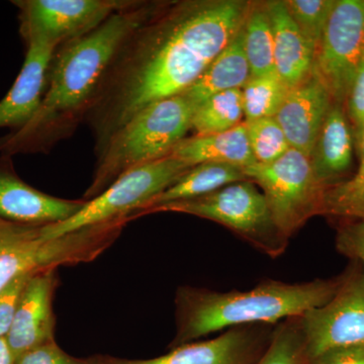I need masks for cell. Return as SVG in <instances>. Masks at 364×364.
Instances as JSON below:
<instances>
[{
    "instance_id": "6da1fadb",
    "label": "cell",
    "mask_w": 364,
    "mask_h": 364,
    "mask_svg": "<svg viewBox=\"0 0 364 364\" xmlns=\"http://www.w3.org/2000/svg\"><path fill=\"white\" fill-rule=\"evenodd\" d=\"M158 7L121 46L86 109L98 154L148 105L191 87L240 32L251 6L219 0Z\"/></svg>"
},
{
    "instance_id": "7a4b0ae2",
    "label": "cell",
    "mask_w": 364,
    "mask_h": 364,
    "mask_svg": "<svg viewBox=\"0 0 364 364\" xmlns=\"http://www.w3.org/2000/svg\"><path fill=\"white\" fill-rule=\"evenodd\" d=\"M157 4L135 1L117 11L91 32L60 45L48 70L39 111L11 142L58 134L85 117L91 98L121 46Z\"/></svg>"
},
{
    "instance_id": "3957f363",
    "label": "cell",
    "mask_w": 364,
    "mask_h": 364,
    "mask_svg": "<svg viewBox=\"0 0 364 364\" xmlns=\"http://www.w3.org/2000/svg\"><path fill=\"white\" fill-rule=\"evenodd\" d=\"M344 279L287 284L267 279L250 291L228 293L183 287L177 289L176 334L172 348L239 326L277 325L324 306Z\"/></svg>"
},
{
    "instance_id": "277c9868",
    "label": "cell",
    "mask_w": 364,
    "mask_h": 364,
    "mask_svg": "<svg viewBox=\"0 0 364 364\" xmlns=\"http://www.w3.org/2000/svg\"><path fill=\"white\" fill-rule=\"evenodd\" d=\"M196 107L182 95L148 105L112 136L98 155L85 200H90L129 170L169 156L191 129Z\"/></svg>"
},
{
    "instance_id": "5b68a950",
    "label": "cell",
    "mask_w": 364,
    "mask_h": 364,
    "mask_svg": "<svg viewBox=\"0 0 364 364\" xmlns=\"http://www.w3.org/2000/svg\"><path fill=\"white\" fill-rule=\"evenodd\" d=\"M129 221V217L119 218L49 239L44 226L0 219V291L20 275L95 259Z\"/></svg>"
},
{
    "instance_id": "8992f818",
    "label": "cell",
    "mask_w": 364,
    "mask_h": 364,
    "mask_svg": "<svg viewBox=\"0 0 364 364\" xmlns=\"http://www.w3.org/2000/svg\"><path fill=\"white\" fill-rule=\"evenodd\" d=\"M182 213L223 225L272 258L286 251L287 239L273 222L267 200L253 181L229 184L208 195L157 205L140 215Z\"/></svg>"
},
{
    "instance_id": "52a82bcc",
    "label": "cell",
    "mask_w": 364,
    "mask_h": 364,
    "mask_svg": "<svg viewBox=\"0 0 364 364\" xmlns=\"http://www.w3.org/2000/svg\"><path fill=\"white\" fill-rule=\"evenodd\" d=\"M193 168L172 156L146 163L122 174L100 195L86 200L85 207L66 221L46 225L44 234L55 239L83 228L119 218L130 217L143 210L163 191Z\"/></svg>"
},
{
    "instance_id": "ba28073f",
    "label": "cell",
    "mask_w": 364,
    "mask_h": 364,
    "mask_svg": "<svg viewBox=\"0 0 364 364\" xmlns=\"http://www.w3.org/2000/svg\"><path fill=\"white\" fill-rule=\"evenodd\" d=\"M249 181L262 189L275 226L291 239L313 215L324 213L326 189L318 183L310 159L291 148L267 164L244 169Z\"/></svg>"
},
{
    "instance_id": "9c48e42d",
    "label": "cell",
    "mask_w": 364,
    "mask_h": 364,
    "mask_svg": "<svg viewBox=\"0 0 364 364\" xmlns=\"http://www.w3.org/2000/svg\"><path fill=\"white\" fill-rule=\"evenodd\" d=\"M363 54L364 0H336L313 68L333 104H345Z\"/></svg>"
},
{
    "instance_id": "30bf717a",
    "label": "cell",
    "mask_w": 364,
    "mask_h": 364,
    "mask_svg": "<svg viewBox=\"0 0 364 364\" xmlns=\"http://www.w3.org/2000/svg\"><path fill=\"white\" fill-rule=\"evenodd\" d=\"M310 363L326 352L364 343V273L344 279L324 306L301 316Z\"/></svg>"
},
{
    "instance_id": "8fae6325",
    "label": "cell",
    "mask_w": 364,
    "mask_h": 364,
    "mask_svg": "<svg viewBox=\"0 0 364 364\" xmlns=\"http://www.w3.org/2000/svg\"><path fill=\"white\" fill-rule=\"evenodd\" d=\"M131 0H20L23 37L40 36L62 45L91 32Z\"/></svg>"
},
{
    "instance_id": "7c38bea8",
    "label": "cell",
    "mask_w": 364,
    "mask_h": 364,
    "mask_svg": "<svg viewBox=\"0 0 364 364\" xmlns=\"http://www.w3.org/2000/svg\"><path fill=\"white\" fill-rule=\"evenodd\" d=\"M275 326H239L215 338L181 345L159 358L109 359L104 364H255L272 341Z\"/></svg>"
},
{
    "instance_id": "4fadbf2b",
    "label": "cell",
    "mask_w": 364,
    "mask_h": 364,
    "mask_svg": "<svg viewBox=\"0 0 364 364\" xmlns=\"http://www.w3.org/2000/svg\"><path fill=\"white\" fill-rule=\"evenodd\" d=\"M57 284L56 269L35 273L26 284L6 337L14 360L41 345L54 341L56 318L53 299Z\"/></svg>"
},
{
    "instance_id": "5bb4252c",
    "label": "cell",
    "mask_w": 364,
    "mask_h": 364,
    "mask_svg": "<svg viewBox=\"0 0 364 364\" xmlns=\"http://www.w3.org/2000/svg\"><path fill=\"white\" fill-rule=\"evenodd\" d=\"M25 39L28 43L25 63L13 87L0 102V128L23 129L32 121L44 98L48 70L59 47L40 36H28Z\"/></svg>"
},
{
    "instance_id": "9a60e30c",
    "label": "cell",
    "mask_w": 364,
    "mask_h": 364,
    "mask_svg": "<svg viewBox=\"0 0 364 364\" xmlns=\"http://www.w3.org/2000/svg\"><path fill=\"white\" fill-rule=\"evenodd\" d=\"M332 105L331 97L315 76L289 90L274 119L291 148L310 159Z\"/></svg>"
},
{
    "instance_id": "2e32d148",
    "label": "cell",
    "mask_w": 364,
    "mask_h": 364,
    "mask_svg": "<svg viewBox=\"0 0 364 364\" xmlns=\"http://www.w3.org/2000/svg\"><path fill=\"white\" fill-rule=\"evenodd\" d=\"M85 200L55 198L0 169V219L33 226L66 221L85 207Z\"/></svg>"
},
{
    "instance_id": "e0dca14e",
    "label": "cell",
    "mask_w": 364,
    "mask_h": 364,
    "mask_svg": "<svg viewBox=\"0 0 364 364\" xmlns=\"http://www.w3.org/2000/svg\"><path fill=\"white\" fill-rule=\"evenodd\" d=\"M274 43L275 73L289 90L313 76L315 53L289 16L284 1L268 2Z\"/></svg>"
},
{
    "instance_id": "ac0fdd59",
    "label": "cell",
    "mask_w": 364,
    "mask_h": 364,
    "mask_svg": "<svg viewBox=\"0 0 364 364\" xmlns=\"http://www.w3.org/2000/svg\"><path fill=\"white\" fill-rule=\"evenodd\" d=\"M353 135L343 107L333 104L318 134L310 158L314 176L318 183L329 188L351 167Z\"/></svg>"
},
{
    "instance_id": "d6986e66",
    "label": "cell",
    "mask_w": 364,
    "mask_h": 364,
    "mask_svg": "<svg viewBox=\"0 0 364 364\" xmlns=\"http://www.w3.org/2000/svg\"><path fill=\"white\" fill-rule=\"evenodd\" d=\"M170 156L191 167L203 163H220L245 169L256 163L245 122L223 133L183 139Z\"/></svg>"
},
{
    "instance_id": "ffe728a7",
    "label": "cell",
    "mask_w": 364,
    "mask_h": 364,
    "mask_svg": "<svg viewBox=\"0 0 364 364\" xmlns=\"http://www.w3.org/2000/svg\"><path fill=\"white\" fill-rule=\"evenodd\" d=\"M250 78V68L244 51L242 28L240 32L215 57L198 80L181 95L196 109L208 98L218 93L242 90Z\"/></svg>"
},
{
    "instance_id": "44dd1931",
    "label": "cell",
    "mask_w": 364,
    "mask_h": 364,
    "mask_svg": "<svg viewBox=\"0 0 364 364\" xmlns=\"http://www.w3.org/2000/svg\"><path fill=\"white\" fill-rule=\"evenodd\" d=\"M245 181L249 179L244 173V169L239 167L220 163L196 165L179 181L153 198L143 210L134 215L133 219L136 215H140L151 208L208 195L229 184Z\"/></svg>"
},
{
    "instance_id": "7402d4cb",
    "label": "cell",
    "mask_w": 364,
    "mask_h": 364,
    "mask_svg": "<svg viewBox=\"0 0 364 364\" xmlns=\"http://www.w3.org/2000/svg\"><path fill=\"white\" fill-rule=\"evenodd\" d=\"M243 37L251 77L277 74L272 26L267 4L250 7L243 26Z\"/></svg>"
},
{
    "instance_id": "603a6c76",
    "label": "cell",
    "mask_w": 364,
    "mask_h": 364,
    "mask_svg": "<svg viewBox=\"0 0 364 364\" xmlns=\"http://www.w3.org/2000/svg\"><path fill=\"white\" fill-rule=\"evenodd\" d=\"M243 117L242 90L224 91L208 98L196 107L191 129L196 136L223 133L242 124Z\"/></svg>"
},
{
    "instance_id": "cb8c5ba5",
    "label": "cell",
    "mask_w": 364,
    "mask_h": 364,
    "mask_svg": "<svg viewBox=\"0 0 364 364\" xmlns=\"http://www.w3.org/2000/svg\"><path fill=\"white\" fill-rule=\"evenodd\" d=\"M241 90L245 123L277 116L289 91L277 74L251 77Z\"/></svg>"
},
{
    "instance_id": "d4e9b609",
    "label": "cell",
    "mask_w": 364,
    "mask_h": 364,
    "mask_svg": "<svg viewBox=\"0 0 364 364\" xmlns=\"http://www.w3.org/2000/svg\"><path fill=\"white\" fill-rule=\"evenodd\" d=\"M255 364H310L301 317L275 326L272 341Z\"/></svg>"
},
{
    "instance_id": "484cf974",
    "label": "cell",
    "mask_w": 364,
    "mask_h": 364,
    "mask_svg": "<svg viewBox=\"0 0 364 364\" xmlns=\"http://www.w3.org/2000/svg\"><path fill=\"white\" fill-rule=\"evenodd\" d=\"M284 2L289 16L316 56L336 0H287Z\"/></svg>"
},
{
    "instance_id": "4316f807",
    "label": "cell",
    "mask_w": 364,
    "mask_h": 364,
    "mask_svg": "<svg viewBox=\"0 0 364 364\" xmlns=\"http://www.w3.org/2000/svg\"><path fill=\"white\" fill-rule=\"evenodd\" d=\"M249 144L256 163L267 164L279 159L291 149L284 131L274 117L245 123Z\"/></svg>"
},
{
    "instance_id": "83f0119b",
    "label": "cell",
    "mask_w": 364,
    "mask_h": 364,
    "mask_svg": "<svg viewBox=\"0 0 364 364\" xmlns=\"http://www.w3.org/2000/svg\"><path fill=\"white\" fill-rule=\"evenodd\" d=\"M359 156L360 163L358 173L350 181L339 183L328 188L325 193L324 214H341L343 208L348 205L364 186V129L358 136Z\"/></svg>"
},
{
    "instance_id": "f1b7e54d",
    "label": "cell",
    "mask_w": 364,
    "mask_h": 364,
    "mask_svg": "<svg viewBox=\"0 0 364 364\" xmlns=\"http://www.w3.org/2000/svg\"><path fill=\"white\" fill-rule=\"evenodd\" d=\"M35 273L20 275L0 291V338H6L13 325L23 289Z\"/></svg>"
},
{
    "instance_id": "f546056e",
    "label": "cell",
    "mask_w": 364,
    "mask_h": 364,
    "mask_svg": "<svg viewBox=\"0 0 364 364\" xmlns=\"http://www.w3.org/2000/svg\"><path fill=\"white\" fill-rule=\"evenodd\" d=\"M14 364H104V361L73 358L62 350L54 340L26 352Z\"/></svg>"
},
{
    "instance_id": "4dcf8cb0",
    "label": "cell",
    "mask_w": 364,
    "mask_h": 364,
    "mask_svg": "<svg viewBox=\"0 0 364 364\" xmlns=\"http://www.w3.org/2000/svg\"><path fill=\"white\" fill-rule=\"evenodd\" d=\"M346 116L347 119L351 122L355 131L356 136L360 135L364 129V63L360 64L350 88H349L348 95L346 100Z\"/></svg>"
},
{
    "instance_id": "1f68e13d",
    "label": "cell",
    "mask_w": 364,
    "mask_h": 364,
    "mask_svg": "<svg viewBox=\"0 0 364 364\" xmlns=\"http://www.w3.org/2000/svg\"><path fill=\"white\" fill-rule=\"evenodd\" d=\"M337 248L345 255L360 261L364 267V220L340 230Z\"/></svg>"
},
{
    "instance_id": "d6a6232c",
    "label": "cell",
    "mask_w": 364,
    "mask_h": 364,
    "mask_svg": "<svg viewBox=\"0 0 364 364\" xmlns=\"http://www.w3.org/2000/svg\"><path fill=\"white\" fill-rule=\"evenodd\" d=\"M310 364H364V343L326 352Z\"/></svg>"
},
{
    "instance_id": "836d02e7",
    "label": "cell",
    "mask_w": 364,
    "mask_h": 364,
    "mask_svg": "<svg viewBox=\"0 0 364 364\" xmlns=\"http://www.w3.org/2000/svg\"><path fill=\"white\" fill-rule=\"evenodd\" d=\"M364 210V186L342 210L340 215L359 218Z\"/></svg>"
},
{
    "instance_id": "e575fe53",
    "label": "cell",
    "mask_w": 364,
    "mask_h": 364,
    "mask_svg": "<svg viewBox=\"0 0 364 364\" xmlns=\"http://www.w3.org/2000/svg\"><path fill=\"white\" fill-rule=\"evenodd\" d=\"M16 360L6 338H0V364H14Z\"/></svg>"
},
{
    "instance_id": "d590c367",
    "label": "cell",
    "mask_w": 364,
    "mask_h": 364,
    "mask_svg": "<svg viewBox=\"0 0 364 364\" xmlns=\"http://www.w3.org/2000/svg\"><path fill=\"white\" fill-rule=\"evenodd\" d=\"M359 219L364 220V210L363 212L361 213L360 215H359Z\"/></svg>"
},
{
    "instance_id": "8d00e7d4",
    "label": "cell",
    "mask_w": 364,
    "mask_h": 364,
    "mask_svg": "<svg viewBox=\"0 0 364 364\" xmlns=\"http://www.w3.org/2000/svg\"><path fill=\"white\" fill-rule=\"evenodd\" d=\"M363 63H364V54H363Z\"/></svg>"
}]
</instances>
